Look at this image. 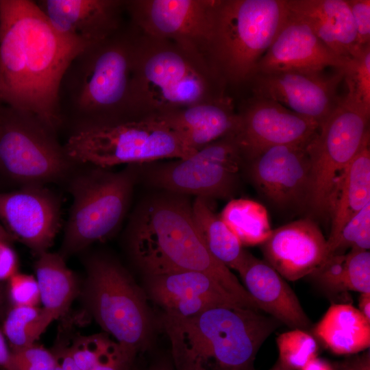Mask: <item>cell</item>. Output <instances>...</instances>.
I'll return each mask as SVG.
<instances>
[{
    "instance_id": "6da1fadb",
    "label": "cell",
    "mask_w": 370,
    "mask_h": 370,
    "mask_svg": "<svg viewBox=\"0 0 370 370\" xmlns=\"http://www.w3.org/2000/svg\"><path fill=\"white\" fill-rule=\"evenodd\" d=\"M89 45L58 32L35 1L0 0V104L55 131L62 79Z\"/></svg>"
},
{
    "instance_id": "7a4b0ae2",
    "label": "cell",
    "mask_w": 370,
    "mask_h": 370,
    "mask_svg": "<svg viewBox=\"0 0 370 370\" xmlns=\"http://www.w3.org/2000/svg\"><path fill=\"white\" fill-rule=\"evenodd\" d=\"M125 243L145 275L182 271L203 272L246 307L260 310L244 286L208 250L194 223L188 196L158 190L134 209Z\"/></svg>"
},
{
    "instance_id": "3957f363",
    "label": "cell",
    "mask_w": 370,
    "mask_h": 370,
    "mask_svg": "<svg viewBox=\"0 0 370 370\" xmlns=\"http://www.w3.org/2000/svg\"><path fill=\"white\" fill-rule=\"evenodd\" d=\"M160 321L176 370H252L260 347L280 323L243 306L190 317L163 312Z\"/></svg>"
},
{
    "instance_id": "277c9868",
    "label": "cell",
    "mask_w": 370,
    "mask_h": 370,
    "mask_svg": "<svg viewBox=\"0 0 370 370\" xmlns=\"http://www.w3.org/2000/svg\"><path fill=\"white\" fill-rule=\"evenodd\" d=\"M134 27L132 93L137 119L226 95L225 83L206 60Z\"/></svg>"
},
{
    "instance_id": "5b68a950",
    "label": "cell",
    "mask_w": 370,
    "mask_h": 370,
    "mask_svg": "<svg viewBox=\"0 0 370 370\" xmlns=\"http://www.w3.org/2000/svg\"><path fill=\"white\" fill-rule=\"evenodd\" d=\"M135 28L121 27L72 61L62 81L82 125L136 120L132 93Z\"/></svg>"
},
{
    "instance_id": "8992f818",
    "label": "cell",
    "mask_w": 370,
    "mask_h": 370,
    "mask_svg": "<svg viewBox=\"0 0 370 370\" xmlns=\"http://www.w3.org/2000/svg\"><path fill=\"white\" fill-rule=\"evenodd\" d=\"M82 262L86 276L79 296L85 312L135 358L148 346L153 328L145 291L110 255L84 254Z\"/></svg>"
},
{
    "instance_id": "52a82bcc",
    "label": "cell",
    "mask_w": 370,
    "mask_h": 370,
    "mask_svg": "<svg viewBox=\"0 0 370 370\" xmlns=\"http://www.w3.org/2000/svg\"><path fill=\"white\" fill-rule=\"evenodd\" d=\"M288 15L286 0H219L208 61L226 86L249 82Z\"/></svg>"
},
{
    "instance_id": "ba28073f",
    "label": "cell",
    "mask_w": 370,
    "mask_h": 370,
    "mask_svg": "<svg viewBox=\"0 0 370 370\" xmlns=\"http://www.w3.org/2000/svg\"><path fill=\"white\" fill-rule=\"evenodd\" d=\"M138 165L119 171L88 165L72 176L73 201L58 253L68 258L112 236L130 208Z\"/></svg>"
},
{
    "instance_id": "9c48e42d",
    "label": "cell",
    "mask_w": 370,
    "mask_h": 370,
    "mask_svg": "<svg viewBox=\"0 0 370 370\" xmlns=\"http://www.w3.org/2000/svg\"><path fill=\"white\" fill-rule=\"evenodd\" d=\"M64 147L75 164L104 169L184 158L195 153L165 125L149 118L80 126Z\"/></svg>"
},
{
    "instance_id": "30bf717a",
    "label": "cell",
    "mask_w": 370,
    "mask_h": 370,
    "mask_svg": "<svg viewBox=\"0 0 370 370\" xmlns=\"http://www.w3.org/2000/svg\"><path fill=\"white\" fill-rule=\"evenodd\" d=\"M164 160L141 164L148 184L158 190L208 200L232 199L239 186L241 169L246 164L234 134L186 158Z\"/></svg>"
},
{
    "instance_id": "8fae6325",
    "label": "cell",
    "mask_w": 370,
    "mask_h": 370,
    "mask_svg": "<svg viewBox=\"0 0 370 370\" xmlns=\"http://www.w3.org/2000/svg\"><path fill=\"white\" fill-rule=\"evenodd\" d=\"M0 110V172L23 186L58 182L75 164L35 116L6 107Z\"/></svg>"
},
{
    "instance_id": "7c38bea8",
    "label": "cell",
    "mask_w": 370,
    "mask_h": 370,
    "mask_svg": "<svg viewBox=\"0 0 370 370\" xmlns=\"http://www.w3.org/2000/svg\"><path fill=\"white\" fill-rule=\"evenodd\" d=\"M369 115L341 98L308 143L310 179L307 208L314 215H329L340 177L369 138Z\"/></svg>"
},
{
    "instance_id": "4fadbf2b",
    "label": "cell",
    "mask_w": 370,
    "mask_h": 370,
    "mask_svg": "<svg viewBox=\"0 0 370 370\" xmlns=\"http://www.w3.org/2000/svg\"><path fill=\"white\" fill-rule=\"evenodd\" d=\"M218 3L219 0H127L125 11L131 23L142 33L172 41L209 63Z\"/></svg>"
},
{
    "instance_id": "5bb4252c",
    "label": "cell",
    "mask_w": 370,
    "mask_h": 370,
    "mask_svg": "<svg viewBox=\"0 0 370 370\" xmlns=\"http://www.w3.org/2000/svg\"><path fill=\"white\" fill-rule=\"evenodd\" d=\"M237 112L234 135L246 164L275 146L307 144L319 128L280 103L254 95Z\"/></svg>"
},
{
    "instance_id": "9a60e30c",
    "label": "cell",
    "mask_w": 370,
    "mask_h": 370,
    "mask_svg": "<svg viewBox=\"0 0 370 370\" xmlns=\"http://www.w3.org/2000/svg\"><path fill=\"white\" fill-rule=\"evenodd\" d=\"M343 79L338 69L331 76L321 73H256L249 81L253 95L280 103L320 127L339 103L337 88Z\"/></svg>"
},
{
    "instance_id": "2e32d148",
    "label": "cell",
    "mask_w": 370,
    "mask_h": 370,
    "mask_svg": "<svg viewBox=\"0 0 370 370\" xmlns=\"http://www.w3.org/2000/svg\"><path fill=\"white\" fill-rule=\"evenodd\" d=\"M308 143L275 146L247 163L256 188L278 208L308 207L310 179Z\"/></svg>"
},
{
    "instance_id": "e0dca14e",
    "label": "cell",
    "mask_w": 370,
    "mask_h": 370,
    "mask_svg": "<svg viewBox=\"0 0 370 370\" xmlns=\"http://www.w3.org/2000/svg\"><path fill=\"white\" fill-rule=\"evenodd\" d=\"M0 223L36 256L48 251L61 225V201L45 186L0 193Z\"/></svg>"
},
{
    "instance_id": "ac0fdd59",
    "label": "cell",
    "mask_w": 370,
    "mask_h": 370,
    "mask_svg": "<svg viewBox=\"0 0 370 370\" xmlns=\"http://www.w3.org/2000/svg\"><path fill=\"white\" fill-rule=\"evenodd\" d=\"M347 59L334 53L306 23L288 12L275 39L258 61L255 74L321 73L327 67L343 69Z\"/></svg>"
},
{
    "instance_id": "d6986e66",
    "label": "cell",
    "mask_w": 370,
    "mask_h": 370,
    "mask_svg": "<svg viewBox=\"0 0 370 370\" xmlns=\"http://www.w3.org/2000/svg\"><path fill=\"white\" fill-rule=\"evenodd\" d=\"M145 287L146 295L164 312L183 317L219 306H245L212 278L200 271L145 275Z\"/></svg>"
},
{
    "instance_id": "ffe728a7",
    "label": "cell",
    "mask_w": 370,
    "mask_h": 370,
    "mask_svg": "<svg viewBox=\"0 0 370 370\" xmlns=\"http://www.w3.org/2000/svg\"><path fill=\"white\" fill-rule=\"evenodd\" d=\"M261 247L264 261L291 281L309 275L328 257L327 239L309 217L273 230Z\"/></svg>"
},
{
    "instance_id": "44dd1931",
    "label": "cell",
    "mask_w": 370,
    "mask_h": 370,
    "mask_svg": "<svg viewBox=\"0 0 370 370\" xmlns=\"http://www.w3.org/2000/svg\"><path fill=\"white\" fill-rule=\"evenodd\" d=\"M36 3L58 32L88 45L117 32L125 12L123 0H40Z\"/></svg>"
},
{
    "instance_id": "7402d4cb",
    "label": "cell",
    "mask_w": 370,
    "mask_h": 370,
    "mask_svg": "<svg viewBox=\"0 0 370 370\" xmlns=\"http://www.w3.org/2000/svg\"><path fill=\"white\" fill-rule=\"evenodd\" d=\"M149 119L165 125L194 152L221 138L234 134L238 123L233 101L227 95Z\"/></svg>"
},
{
    "instance_id": "603a6c76",
    "label": "cell",
    "mask_w": 370,
    "mask_h": 370,
    "mask_svg": "<svg viewBox=\"0 0 370 370\" xmlns=\"http://www.w3.org/2000/svg\"><path fill=\"white\" fill-rule=\"evenodd\" d=\"M244 287L260 310L293 329L310 325L296 294L272 267L248 252L238 271Z\"/></svg>"
},
{
    "instance_id": "cb8c5ba5",
    "label": "cell",
    "mask_w": 370,
    "mask_h": 370,
    "mask_svg": "<svg viewBox=\"0 0 370 370\" xmlns=\"http://www.w3.org/2000/svg\"><path fill=\"white\" fill-rule=\"evenodd\" d=\"M290 14L306 23L334 53L349 58L360 49L347 0H286Z\"/></svg>"
},
{
    "instance_id": "d4e9b609",
    "label": "cell",
    "mask_w": 370,
    "mask_h": 370,
    "mask_svg": "<svg viewBox=\"0 0 370 370\" xmlns=\"http://www.w3.org/2000/svg\"><path fill=\"white\" fill-rule=\"evenodd\" d=\"M370 203L369 138L346 167L334 190L330 205L331 226L328 248L343 226Z\"/></svg>"
},
{
    "instance_id": "484cf974",
    "label": "cell",
    "mask_w": 370,
    "mask_h": 370,
    "mask_svg": "<svg viewBox=\"0 0 370 370\" xmlns=\"http://www.w3.org/2000/svg\"><path fill=\"white\" fill-rule=\"evenodd\" d=\"M314 333L336 354H354L370 346V322L349 304L330 306L314 327Z\"/></svg>"
},
{
    "instance_id": "4316f807",
    "label": "cell",
    "mask_w": 370,
    "mask_h": 370,
    "mask_svg": "<svg viewBox=\"0 0 370 370\" xmlns=\"http://www.w3.org/2000/svg\"><path fill=\"white\" fill-rule=\"evenodd\" d=\"M34 267L42 307L54 320L67 315L81 284L66 260L58 252L48 251L36 256Z\"/></svg>"
},
{
    "instance_id": "83f0119b",
    "label": "cell",
    "mask_w": 370,
    "mask_h": 370,
    "mask_svg": "<svg viewBox=\"0 0 370 370\" xmlns=\"http://www.w3.org/2000/svg\"><path fill=\"white\" fill-rule=\"evenodd\" d=\"M210 200L195 197L192 202L194 223L211 255L230 269L238 271L248 251L212 209Z\"/></svg>"
},
{
    "instance_id": "f1b7e54d",
    "label": "cell",
    "mask_w": 370,
    "mask_h": 370,
    "mask_svg": "<svg viewBox=\"0 0 370 370\" xmlns=\"http://www.w3.org/2000/svg\"><path fill=\"white\" fill-rule=\"evenodd\" d=\"M219 216L243 246L261 245L273 230L267 210L254 200L232 199Z\"/></svg>"
},
{
    "instance_id": "f546056e",
    "label": "cell",
    "mask_w": 370,
    "mask_h": 370,
    "mask_svg": "<svg viewBox=\"0 0 370 370\" xmlns=\"http://www.w3.org/2000/svg\"><path fill=\"white\" fill-rule=\"evenodd\" d=\"M53 321L42 306H12L2 321L1 331L10 350L19 349L36 343Z\"/></svg>"
},
{
    "instance_id": "4dcf8cb0",
    "label": "cell",
    "mask_w": 370,
    "mask_h": 370,
    "mask_svg": "<svg viewBox=\"0 0 370 370\" xmlns=\"http://www.w3.org/2000/svg\"><path fill=\"white\" fill-rule=\"evenodd\" d=\"M342 70L348 89L343 99L370 114V45L349 58Z\"/></svg>"
},
{
    "instance_id": "1f68e13d",
    "label": "cell",
    "mask_w": 370,
    "mask_h": 370,
    "mask_svg": "<svg viewBox=\"0 0 370 370\" xmlns=\"http://www.w3.org/2000/svg\"><path fill=\"white\" fill-rule=\"evenodd\" d=\"M279 361L291 370H299L316 357L318 344L316 338L301 329L285 332L276 338Z\"/></svg>"
},
{
    "instance_id": "d6a6232c",
    "label": "cell",
    "mask_w": 370,
    "mask_h": 370,
    "mask_svg": "<svg viewBox=\"0 0 370 370\" xmlns=\"http://www.w3.org/2000/svg\"><path fill=\"white\" fill-rule=\"evenodd\" d=\"M349 248L369 250L370 203L343 226L336 240L328 248V257L344 254Z\"/></svg>"
},
{
    "instance_id": "836d02e7",
    "label": "cell",
    "mask_w": 370,
    "mask_h": 370,
    "mask_svg": "<svg viewBox=\"0 0 370 370\" xmlns=\"http://www.w3.org/2000/svg\"><path fill=\"white\" fill-rule=\"evenodd\" d=\"M112 341L106 334L72 336L70 352L81 370H91Z\"/></svg>"
},
{
    "instance_id": "e575fe53",
    "label": "cell",
    "mask_w": 370,
    "mask_h": 370,
    "mask_svg": "<svg viewBox=\"0 0 370 370\" xmlns=\"http://www.w3.org/2000/svg\"><path fill=\"white\" fill-rule=\"evenodd\" d=\"M346 258L345 253L332 255L308 276L329 293L346 292Z\"/></svg>"
},
{
    "instance_id": "d590c367",
    "label": "cell",
    "mask_w": 370,
    "mask_h": 370,
    "mask_svg": "<svg viewBox=\"0 0 370 370\" xmlns=\"http://www.w3.org/2000/svg\"><path fill=\"white\" fill-rule=\"evenodd\" d=\"M346 256V291L370 293L369 251L351 249Z\"/></svg>"
},
{
    "instance_id": "8d00e7d4",
    "label": "cell",
    "mask_w": 370,
    "mask_h": 370,
    "mask_svg": "<svg viewBox=\"0 0 370 370\" xmlns=\"http://www.w3.org/2000/svg\"><path fill=\"white\" fill-rule=\"evenodd\" d=\"M13 370H56L51 350L37 343L19 349L10 350Z\"/></svg>"
},
{
    "instance_id": "74e56055",
    "label": "cell",
    "mask_w": 370,
    "mask_h": 370,
    "mask_svg": "<svg viewBox=\"0 0 370 370\" xmlns=\"http://www.w3.org/2000/svg\"><path fill=\"white\" fill-rule=\"evenodd\" d=\"M6 290L12 306H38L40 302L38 284L32 275L17 272L7 281Z\"/></svg>"
},
{
    "instance_id": "f35d334b",
    "label": "cell",
    "mask_w": 370,
    "mask_h": 370,
    "mask_svg": "<svg viewBox=\"0 0 370 370\" xmlns=\"http://www.w3.org/2000/svg\"><path fill=\"white\" fill-rule=\"evenodd\" d=\"M354 18L358 47L370 45V1L347 0Z\"/></svg>"
},
{
    "instance_id": "ab89813d",
    "label": "cell",
    "mask_w": 370,
    "mask_h": 370,
    "mask_svg": "<svg viewBox=\"0 0 370 370\" xmlns=\"http://www.w3.org/2000/svg\"><path fill=\"white\" fill-rule=\"evenodd\" d=\"M134 359L112 341L91 370H131Z\"/></svg>"
},
{
    "instance_id": "60d3db41",
    "label": "cell",
    "mask_w": 370,
    "mask_h": 370,
    "mask_svg": "<svg viewBox=\"0 0 370 370\" xmlns=\"http://www.w3.org/2000/svg\"><path fill=\"white\" fill-rule=\"evenodd\" d=\"M18 269V257L10 243L0 240V282H7Z\"/></svg>"
},
{
    "instance_id": "b9f144b4",
    "label": "cell",
    "mask_w": 370,
    "mask_h": 370,
    "mask_svg": "<svg viewBox=\"0 0 370 370\" xmlns=\"http://www.w3.org/2000/svg\"><path fill=\"white\" fill-rule=\"evenodd\" d=\"M51 352L56 360V370H81L71 357L69 338L58 337Z\"/></svg>"
},
{
    "instance_id": "7bdbcfd3",
    "label": "cell",
    "mask_w": 370,
    "mask_h": 370,
    "mask_svg": "<svg viewBox=\"0 0 370 370\" xmlns=\"http://www.w3.org/2000/svg\"><path fill=\"white\" fill-rule=\"evenodd\" d=\"M11 352L7 340L0 330V368L3 370H13L11 365Z\"/></svg>"
},
{
    "instance_id": "ee69618b",
    "label": "cell",
    "mask_w": 370,
    "mask_h": 370,
    "mask_svg": "<svg viewBox=\"0 0 370 370\" xmlns=\"http://www.w3.org/2000/svg\"><path fill=\"white\" fill-rule=\"evenodd\" d=\"M299 370H334V368L326 361L315 357Z\"/></svg>"
},
{
    "instance_id": "f6af8a7d",
    "label": "cell",
    "mask_w": 370,
    "mask_h": 370,
    "mask_svg": "<svg viewBox=\"0 0 370 370\" xmlns=\"http://www.w3.org/2000/svg\"><path fill=\"white\" fill-rule=\"evenodd\" d=\"M358 306L359 311L370 322V293H361Z\"/></svg>"
},
{
    "instance_id": "bcb514c9",
    "label": "cell",
    "mask_w": 370,
    "mask_h": 370,
    "mask_svg": "<svg viewBox=\"0 0 370 370\" xmlns=\"http://www.w3.org/2000/svg\"><path fill=\"white\" fill-rule=\"evenodd\" d=\"M8 295L6 285L0 282V321H3L8 312Z\"/></svg>"
},
{
    "instance_id": "7dc6e473",
    "label": "cell",
    "mask_w": 370,
    "mask_h": 370,
    "mask_svg": "<svg viewBox=\"0 0 370 370\" xmlns=\"http://www.w3.org/2000/svg\"><path fill=\"white\" fill-rule=\"evenodd\" d=\"M0 240L7 241L8 243H12L16 238L3 227L0 223Z\"/></svg>"
},
{
    "instance_id": "c3c4849f",
    "label": "cell",
    "mask_w": 370,
    "mask_h": 370,
    "mask_svg": "<svg viewBox=\"0 0 370 370\" xmlns=\"http://www.w3.org/2000/svg\"><path fill=\"white\" fill-rule=\"evenodd\" d=\"M149 370H173V369L168 362H160L153 365Z\"/></svg>"
},
{
    "instance_id": "681fc988",
    "label": "cell",
    "mask_w": 370,
    "mask_h": 370,
    "mask_svg": "<svg viewBox=\"0 0 370 370\" xmlns=\"http://www.w3.org/2000/svg\"><path fill=\"white\" fill-rule=\"evenodd\" d=\"M270 370H291L284 365H283L279 360L275 364V365Z\"/></svg>"
},
{
    "instance_id": "f907efd6",
    "label": "cell",
    "mask_w": 370,
    "mask_h": 370,
    "mask_svg": "<svg viewBox=\"0 0 370 370\" xmlns=\"http://www.w3.org/2000/svg\"><path fill=\"white\" fill-rule=\"evenodd\" d=\"M334 370H343V369H341V368H340V367H338L337 366L334 367Z\"/></svg>"
},
{
    "instance_id": "816d5d0a",
    "label": "cell",
    "mask_w": 370,
    "mask_h": 370,
    "mask_svg": "<svg viewBox=\"0 0 370 370\" xmlns=\"http://www.w3.org/2000/svg\"><path fill=\"white\" fill-rule=\"evenodd\" d=\"M0 370H3V369H1L0 368Z\"/></svg>"
},
{
    "instance_id": "f5cc1de1",
    "label": "cell",
    "mask_w": 370,
    "mask_h": 370,
    "mask_svg": "<svg viewBox=\"0 0 370 370\" xmlns=\"http://www.w3.org/2000/svg\"><path fill=\"white\" fill-rule=\"evenodd\" d=\"M252 370H254V369H252Z\"/></svg>"
}]
</instances>
